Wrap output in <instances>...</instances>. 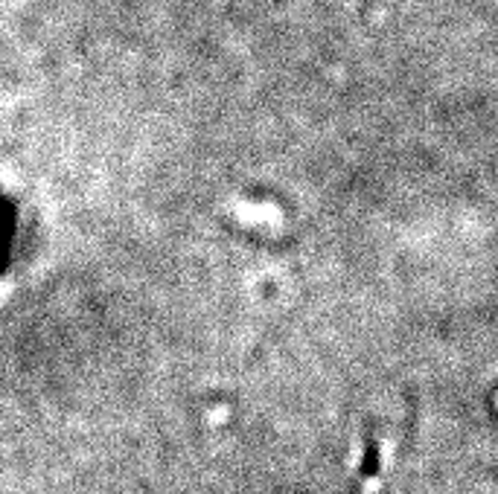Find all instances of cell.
<instances>
[{"mask_svg":"<svg viewBox=\"0 0 498 494\" xmlns=\"http://www.w3.org/2000/svg\"><path fill=\"white\" fill-rule=\"evenodd\" d=\"M379 477H382V442L376 437V430L370 428L365 437V456L358 463V486L365 489L370 483H379Z\"/></svg>","mask_w":498,"mask_h":494,"instance_id":"obj_1","label":"cell"}]
</instances>
